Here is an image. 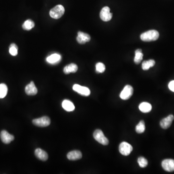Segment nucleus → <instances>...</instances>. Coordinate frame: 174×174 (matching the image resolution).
I'll use <instances>...</instances> for the list:
<instances>
[{
	"label": "nucleus",
	"instance_id": "1",
	"mask_svg": "<svg viewBox=\"0 0 174 174\" xmlns=\"http://www.w3.org/2000/svg\"><path fill=\"white\" fill-rule=\"evenodd\" d=\"M159 37V33L156 30H152L146 32L141 34L140 38L145 42H151L157 40Z\"/></svg>",
	"mask_w": 174,
	"mask_h": 174
},
{
	"label": "nucleus",
	"instance_id": "11",
	"mask_svg": "<svg viewBox=\"0 0 174 174\" xmlns=\"http://www.w3.org/2000/svg\"><path fill=\"white\" fill-rule=\"evenodd\" d=\"M91 40V37L89 34L82 32H78V36L77 37V40L80 44H84L86 42H89Z\"/></svg>",
	"mask_w": 174,
	"mask_h": 174
},
{
	"label": "nucleus",
	"instance_id": "7",
	"mask_svg": "<svg viewBox=\"0 0 174 174\" xmlns=\"http://www.w3.org/2000/svg\"><path fill=\"white\" fill-rule=\"evenodd\" d=\"M74 91L84 96H88L91 94V91L86 87L81 86L78 84H75L73 87Z\"/></svg>",
	"mask_w": 174,
	"mask_h": 174
},
{
	"label": "nucleus",
	"instance_id": "22",
	"mask_svg": "<svg viewBox=\"0 0 174 174\" xmlns=\"http://www.w3.org/2000/svg\"><path fill=\"white\" fill-rule=\"evenodd\" d=\"M35 26L34 22L31 19L26 20L22 25L23 29L26 31H29L32 29Z\"/></svg>",
	"mask_w": 174,
	"mask_h": 174
},
{
	"label": "nucleus",
	"instance_id": "17",
	"mask_svg": "<svg viewBox=\"0 0 174 174\" xmlns=\"http://www.w3.org/2000/svg\"><path fill=\"white\" fill-rule=\"evenodd\" d=\"M78 70V67L77 64L75 63H71L66 65L63 69V72L64 74L67 75L71 73H75Z\"/></svg>",
	"mask_w": 174,
	"mask_h": 174
},
{
	"label": "nucleus",
	"instance_id": "19",
	"mask_svg": "<svg viewBox=\"0 0 174 174\" xmlns=\"http://www.w3.org/2000/svg\"><path fill=\"white\" fill-rule=\"evenodd\" d=\"M139 109L143 113H148L152 110V106L150 103L143 102L139 105Z\"/></svg>",
	"mask_w": 174,
	"mask_h": 174
},
{
	"label": "nucleus",
	"instance_id": "3",
	"mask_svg": "<svg viewBox=\"0 0 174 174\" xmlns=\"http://www.w3.org/2000/svg\"><path fill=\"white\" fill-rule=\"evenodd\" d=\"M93 137L95 140L103 145H107L109 144L108 139L105 137L103 132L101 130L97 129L94 131Z\"/></svg>",
	"mask_w": 174,
	"mask_h": 174
},
{
	"label": "nucleus",
	"instance_id": "2",
	"mask_svg": "<svg viewBox=\"0 0 174 174\" xmlns=\"http://www.w3.org/2000/svg\"><path fill=\"white\" fill-rule=\"evenodd\" d=\"M65 12L64 7L59 4L50 10L49 12L50 16L54 19H59L63 16Z\"/></svg>",
	"mask_w": 174,
	"mask_h": 174
},
{
	"label": "nucleus",
	"instance_id": "6",
	"mask_svg": "<svg viewBox=\"0 0 174 174\" xmlns=\"http://www.w3.org/2000/svg\"><path fill=\"white\" fill-rule=\"evenodd\" d=\"M34 125L41 127H47L50 124V120L47 117L44 116L38 119H34L32 121Z\"/></svg>",
	"mask_w": 174,
	"mask_h": 174
},
{
	"label": "nucleus",
	"instance_id": "13",
	"mask_svg": "<svg viewBox=\"0 0 174 174\" xmlns=\"http://www.w3.org/2000/svg\"><path fill=\"white\" fill-rule=\"evenodd\" d=\"M25 90L26 94L28 95H35L37 93V89L32 81L26 86Z\"/></svg>",
	"mask_w": 174,
	"mask_h": 174
},
{
	"label": "nucleus",
	"instance_id": "5",
	"mask_svg": "<svg viewBox=\"0 0 174 174\" xmlns=\"http://www.w3.org/2000/svg\"><path fill=\"white\" fill-rule=\"evenodd\" d=\"M134 92V89L130 85H126L123 89L120 94V97L122 99L127 100L130 98Z\"/></svg>",
	"mask_w": 174,
	"mask_h": 174
},
{
	"label": "nucleus",
	"instance_id": "16",
	"mask_svg": "<svg viewBox=\"0 0 174 174\" xmlns=\"http://www.w3.org/2000/svg\"><path fill=\"white\" fill-rule=\"evenodd\" d=\"M35 155L39 159L43 161H47L48 159L47 153L41 148H37L35 151Z\"/></svg>",
	"mask_w": 174,
	"mask_h": 174
},
{
	"label": "nucleus",
	"instance_id": "28",
	"mask_svg": "<svg viewBox=\"0 0 174 174\" xmlns=\"http://www.w3.org/2000/svg\"><path fill=\"white\" fill-rule=\"evenodd\" d=\"M169 89L172 92H174V80L171 81L168 85Z\"/></svg>",
	"mask_w": 174,
	"mask_h": 174
},
{
	"label": "nucleus",
	"instance_id": "21",
	"mask_svg": "<svg viewBox=\"0 0 174 174\" xmlns=\"http://www.w3.org/2000/svg\"><path fill=\"white\" fill-rule=\"evenodd\" d=\"M135 58L134 62L136 64H139L143 59V54L142 53V50L141 49H137L135 52Z\"/></svg>",
	"mask_w": 174,
	"mask_h": 174
},
{
	"label": "nucleus",
	"instance_id": "23",
	"mask_svg": "<svg viewBox=\"0 0 174 174\" xmlns=\"http://www.w3.org/2000/svg\"><path fill=\"white\" fill-rule=\"evenodd\" d=\"M146 126L144 121H141L136 127V131L138 134H142L145 131Z\"/></svg>",
	"mask_w": 174,
	"mask_h": 174
},
{
	"label": "nucleus",
	"instance_id": "14",
	"mask_svg": "<svg viewBox=\"0 0 174 174\" xmlns=\"http://www.w3.org/2000/svg\"><path fill=\"white\" fill-rule=\"evenodd\" d=\"M82 157V153L78 151H73L69 152L67 155V157L69 160L76 161L80 159Z\"/></svg>",
	"mask_w": 174,
	"mask_h": 174
},
{
	"label": "nucleus",
	"instance_id": "20",
	"mask_svg": "<svg viewBox=\"0 0 174 174\" xmlns=\"http://www.w3.org/2000/svg\"><path fill=\"white\" fill-rule=\"evenodd\" d=\"M155 64V62L153 60H150L143 62L142 64V68L144 70H147L151 67L154 66Z\"/></svg>",
	"mask_w": 174,
	"mask_h": 174
},
{
	"label": "nucleus",
	"instance_id": "24",
	"mask_svg": "<svg viewBox=\"0 0 174 174\" xmlns=\"http://www.w3.org/2000/svg\"><path fill=\"white\" fill-rule=\"evenodd\" d=\"M8 88L5 84H0V98H3L7 93Z\"/></svg>",
	"mask_w": 174,
	"mask_h": 174
},
{
	"label": "nucleus",
	"instance_id": "25",
	"mask_svg": "<svg viewBox=\"0 0 174 174\" xmlns=\"http://www.w3.org/2000/svg\"><path fill=\"white\" fill-rule=\"evenodd\" d=\"M9 53L13 56H15L18 53V47L16 44L12 43L9 47Z\"/></svg>",
	"mask_w": 174,
	"mask_h": 174
},
{
	"label": "nucleus",
	"instance_id": "26",
	"mask_svg": "<svg viewBox=\"0 0 174 174\" xmlns=\"http://www.w3.org/2000/svg\"><path fill=\"white\" fill-rule=\"evenodd\" d=\"M137 162L141 168L146 167L148 165L147 160L143 157H140L138 158Z\"/></svg>",
	"mask_w": 174,
	"mask_h": 174
},
{
	"label": "nucleus",
	"instance_id": "4",
	"mask_svg": "<svg viewBox=\"0 0 174 174\" xmlns=\"http://www.w3.org/2000/svg\"><path fill=\"white\" fill-rule=\"evenodd\" d=\"M133 148L128 143L123 142L119 146V152L122 155L128 156L132 152Z\"/></svg>",
	"mask_w": 174,
	"mask_h": 174
},
{
	"label": "nucleus",
	"instance_id": "27",
	"mask_svg": "<svg viewBox=\"0 0 174 174\" xmlns=\"http://www.w3.org/2000/svg\"><path fill=\"white\" fill-rule=\"evenodd\" d=\"M106 66L104 63L102 62H98L96 64V71L98 73H102L105 72Z\"/></svg>",
	"mask_w": 174,
	"mask_h": 174
},
{
	"label": "nucleus",
	"instance_id": "9",
	"mask_svg": "<svg viewBox=\"0 0 174 174\" xmlns=\"http://www.w3.org/2000/svg\"><path fill=\"white\" fill-rule=\"evenodd\" d=\"M162 168L167 172L174 171V160L173 159H166L162 162Z\"/></svg>",
	"mask_w": 174,
	"mask_h": 174
},
{
	"label": "nucleus",
	"instance_id": "12",
	"mask_svg": "<svg viewBox=\"0 0 174 174\" xmlns=\"http://www.w3.org/2000/svg\"><path fill=\"white\" fill-rule=\"evenodd\" d=\"M0 136H1V138L2 142L6 144H9L14 139V136L9 134L5 130L2 131L1 132Z\"/></svg>",
	"mask_w": 174,
	"mask_h": 174
},
{
	"label": "nucleus",
	"instance_id": "10",
	"mask_svg": "<svg viewBox=\"0 0 174 174\" xmlns=\"http://www.w3.org/2000/svg\"><path fill=\"white\" fill-rule=\"evenodd\" d=\"M174 120V116L173 115H170L167 117L162 119L160 122V126L163 129H167L171 126L172 122Z\"/></svg>",
	"mask_w": 174,
	"mask_h": 174
},
{
	"label": "nucleus",
	"instance_id": "15",
	"mask_svg": "<svg viewBox=\"0 0 174 174\" xmlns=\"http://www.w3.org/2000/svg\"><path fill=\"white\" fill-rule=\"evenodd\" d=\"M62 57L60 54L55 53L51 55L47 58V62L50 64H56L59 63L61 62Z\"/></svg>",
	"mask_w": 174,
	"mask_h": 174
},
{
	"label": "nucleus",
	"instance_id": "18",
	"mask_svg": "<svg viewBox=\"0 0 174 174\" xmlns=\"http://www.w3.org/2000/svg\"><path fill=\"white\" fill-rule=\"evenodd\" d=\"M62 107L63 109L68 112L74 111L75 109V106L72 102L68 100H64L62 103Z\"/></svg>",
	"mask_w": 174,
	"mask_h": 174
},
{
	"label": "nucleus",
	"instance_id": "8",
	"mask_svg": "<svg viewBox=\"0 0 174 174\" xmlns=\"http://www.w3.org/2000/svg\"><path fill=\"white\" fill-rule=\"evenodd\" d=\"M100 17L104 22H108L111 20L112 17V14L110 13L109 7H103L100 13Z\"/></svg>",
	"mask_w": 174,
	"mask_h": 174
}]
</instances>
